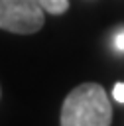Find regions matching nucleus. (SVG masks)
I'll list each match as a JSON object with an SVG mask.
<instances>
[{
	"instance_id": "nucleus-1",
	"label": "nucleus",
	"mask_w": 124,
	"mask_h": 126,
	"mask_svg": "<svg viewBox=\"0 0 124 126\" xmlns=\"http://www.w3.org/2000/svg\"><path fill=\"white\" fill-rule=\"evenodd\" d=\"M112 104L98 83L75 87L63 100L61 126H110Z\"/></svg>"
},
{
	"instance_id": "nucleus-2",
	"label": "nucleus",
	"mask_w": 124,
	"mask_h": 126,
	"mask_svg": "<svg viewBox=\"0 0 124 126\" xmlns=\"http://www.w3.org/2000/svg\"><path fill=\"white\" fill-rule=\"evenodd\" d=\"M45 12L35 0H0V30L12 33H35L41 30Z\"/></svg>"
},
{
	"instance_id": "nucleus-3",
	"label": "nucleus",
	"mask_w": 124,
	"mask_h": 126,
	"mask_svg": "<svg viewBox=\"0 0 124 126\" xmlns=\"http://www.w3.org/2000/svg\"><path fill=\"white\" fill-rule=\"evenodd\" d=\"M43 12L47 14H53V16H59L63 12H67L69 8V0H35Z\"/></svg>"
},
{
	"instance_id": "nucleus-4",
	"label": "nucleus",
	"mask_w": 124,
	"mask_h": 126,
	"mask_svg": "<svg viewBox=\"0 0 124 126\" xmlns=\"http://www.w3.org/2000/svg\"><path fill=\"white\" fill-rule=\"evenodd\" d=\"M112 96H114V100L124 102V83H116V85H114V89H112Z\"/></svg>"
},
{
	"instance_id": "nucleus-5",
	"label": "nucleus",
	"mask_w": 124,
	"mask_h": 126,
	"mask_svg": "<svg viewBox=\"0 0 124 126\" xmlns=\"http://www.w3.org/2000/svg\"><path fill=\"white\" fill-rule=\"evenodd\" d=\"M114 45H116V49H120V51H124V30L114 37Z\"/></svg>"
}]
</instances>
